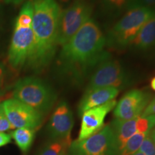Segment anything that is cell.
Segmentation results:
<instances>
[{"instance_id":"cell-15","label":"cell","mask_w":155,"mask_h":155,"mask_svg":"<svg viewBox=\"0 0 155 155\" xmlns=\"http://www.w3.org/2000/svg\"><path fill=\"white\" fill-rule=\"evenodd\" d=\"M130 45L139 50H147L155 45V14L147 21Z\"/></svg>"},{"instance_id":"cell-19","label":"cell","mask_w":155,"mask_h":155,"mask_svg":"<svg viewBox=\"0 0 155 155\" xmlns=\"http://www.w3.org/2000/svg\"><path fill=\"white\" fill-rule=\"evenodd\" d=\"M33 5L32 0L27 1L19 12L15 25V29L32 28L33 19Z\"/></svg>"},{"instance_id":"cell-4","label":"cell","mask_w":155,"mask_h":155,"mask_svg":"<svg viewBox=\"0 0 155 155\" xmlns=\"http://www.w3.org/2000/svg\"><path fill=\"white\" fill-rule=\"evenodd\" d=\"M13 97L44 114L51 109L57 94L45 81L36 77H25L15 84Z\"/></svg>"},{"instance_id":"cell-30","label":"cell","mask_w":155,"mask_h":155,"mask_svg":"<svg viewBox=\"0 0 155 155\" xmlns=\"http://www.w3.org/2000/svg\"><path fill=\"white\" fill-rule=\"evenodd\" d=\"M56 1L59 2L61 4H67L70 1H71V0H56Z\"/></svg>"},{"instance_id":"cell-17","label":"cell","mask_w":155,"mask_h":155,"mask_svg":"<svg viewBox=\"0 0 155 155\" xmlns=\"http://www.w3.org/2000/svg\"><path fill=\"white\" fill-rule=\"evenodd\" d=\"M100 7L106 15L118 17L129 9V0H98Z\"/></svg>"},{"instance_id":"cell-23","label":"cell","mask_w":155,"mask_h":155,"mask_svg":"<svg viewBox=\"0 0 155 155\" xmlns=\"http://www.w3.org/2000/svg\"><path fill=\"white\" fill-rule=\"evenodd\" d=\"M155 6V0H129V9L134 7H146L152 8Z\"/></svg>"},{"instance_id":"cell-2","label":"cell","mask_w":155,"mask_h":155,"mask_svg":"<svg viewBox=\"0 0 155 155\" xmlns=\"http://www.w3.org/2000/svg\"><path fill=\"white\" fill-rule=\"evenodd\" d=\"M32 29L35 40V53L31 67L42 70L48 66L56 53L61 9L56 0H32Z\"/></svg>"},{"instance_id":"cell-21","label":"cell","mask_w":155,"mask_h":155,"mask_svg":"<svg viewBox=\"0 0 155 155\" xmlns=\"http://www.w3.org/2000/svg\"><path fill=\"white\" fill-rule=\"evenodd\" d=\"M139 150L144 155H155V143L150 134L147 135L142 141Z\"/></svg>"},{"instance_id":"cell-12","label":"cell","mask_w":155,"mask_h":155,"mask_svg":"<svg viewBox=\"0 0 155 155\" xmlns=\"http://www.w3.org/2000/svg\"><path fill=\"white\" fill-rule=\"evenodd\" d=\"M117 104L115 99L97 107L83 112L81 115V124L78 140H83L101 129L104 127V120Z\"/></svg>"},{"instance_id":"cell-11","label":"cell","mask_w":155,"mask_h":155,"mask_svg":"<svg viewBox=\"0 0 155 155\" xmlns=\"http://www.w3.org/2000/svg\"><path fill=\"white\" fill-rule=\"evenodd\" d=\"M74 124L73 112L66 102L61 101L55 108L48 126L52 139L71 140V131Z\"/></svg>"},{"instance_id":"cell-24","label":"cell","mask_w":155,"mask_h":155,"mask_svg":"<svg viewBox=\"0 0 155 155\" xmlns=\"http://www.w3.org/2000/svg\"><path fill=\"white\" fill-rule=\"evenodd\" d=\"M150 115H155V97L150 100V103L147 106V107L145 108L141 116L144 117V116Z\"/></svg>"},{"instance_id":"cell-3","label":"cell","mask_w":155,"mask_h":155,"mask_svg":"<svg viewBox=\"0 0 155 155\" xmlns=\"http://www.w3.org/2000/svg\"><path fill=\"white\" fill-rule=\"evenodd\" d=\"M154 14L155 11L150 7H139L128 9L108 32L106 45L119 50L130 45L143 25Z\"/></svg>"},{"instance_id":"cell-6","label":"cell","mask_w":155,"mask_h":155,"mask_svg":"<svg viewBox=\"0 0 155 155\" xmlns=\"http://www.w3.org/2000/svg\"><path fill=\"white\" fill-rule=\"evenodd\" d=\"M93 6L88 0H74L61 11L58 26V45L63 46L91 18Z\"/></svg>"},{"instance_id":"cell-7","label":"cell","mask_w":155,"mask_h":155,"mask_svg":"<svg viewBox=\"0 0 155 155\" xmlns=\"http://www.w3.org/2000/svg\"><path fill=\"white\" fill-rule=\"evenodd\" d=\"M130 78L122 65L111 58L99 64L91 75L86 90L113 87L120 91L128 86Z\"/></svg>"},{"instance_id":"cell-28","label":"cell","mask_w":155,"mask_h":155,"mask_svg":"<svg viewBox=\"0 0 155 155\" xmlns=\"http://www.w3.org/2000/svg\"><path fill=\"white\" fill-rule=\"evenodd\" d=\"M150 136L151 138H152L153 141L155 143V127L153 128L152 130H151L150 133Z\"/></svg>"},{"instance_id":"cell-8","label":"cell","mask_w":155,"mask_h":155,"mask_svg":"<svg viewBox=\"0 0 155 155\" xmlns=\"http://www.w3.org/2000/svg\"><path fill=\"white\" fill-rule=\"evenodd\" d=\"M35 53V40L32 28L15 29L8 52V61L13 68L26 63L32 65Z\"/></svg>"},{"instance_id":"cell-1","label":"cell","mask_w":155,"mask_h":155,"mask_svg":"<svg viewBox=\"0 0 155 155\" xmlns=\"http://www.w3.org/2000/svg\"><path fill=\"white\" fill-rule=\"evenodd\" d=\"M106 37L94 19L91 18L62 46L58 58L59 73L71 83H83L99 64L111 58L106 51Z\"/></svg>"},{"instance_id":"cell-9","label":"cell","mask_w":155,"mask_h":155,"mask_svg":"<svg viewBox=\"0 0 155 155\" xmlns=\"http://www.w3.org/2000/svg\"><path fill=\"white\" fill-rule=\"evenodd\" d=\"M8 120L14 129L28 128L35 130L42 121V114L30 106L10 98L2 103Z\"/></svg>"},{"instance_id":"cell-25","label":"cell","mask_w":155,"mask_h":155,"mask_svg":"<svg viewBox=\"0 0 155 155\" xmlns=\"http://www.w3.org/2000/svg\"><path fill=\"white\" fill-rule=\"evenodd\" d=\"M11 136L5 132L0 133V147L5 146V145L9 144L11 141Z\"/></svg>"},{"instance_id":"cell-31","label":"cell","mask_w":155,"mask_h":155,"mask_svg":"<svg viewBox=\"0 0 155 155\" xmlns=\"http://www.w3.org/2000/svg\"><path fill=\"white\" fill-rule=\"evenodd\" d=\"M132 155H144V154H143V153L142 152H140V151H137V152H135L134 153V154H133Z\"/></svg>"},{"instance_id":"cell-20","label":"cell","mask_w":155,"mask_h":155,"mask_svg":"<svg viewBox=\"0 0 155 155\" xmlns=\"http://www.w3.org/2000/svg\"><path fill=\"white\" fill-rule=\"evenodd\" d=\"M148 134H150V133L136 132L127 141L120 155H132L139 151L141 143Z\"/></svg>"},{"instance_id":"cell-22","label":"cell","mask_w":155,"mask_h":155,"mask_svg":"<svg viewBox=\"0 0 155 155\" xmlns=\"http://www.w3.org/2000/svg\"><path fill=\"white\" fill-rule=\"evenodd\" d=\"M14 127L11 124L6 115L2 105L0 103V133L5 132L9 130H13Z\"/></svg>"},{"instance_id":"cell-26","label":"cell","mask_w":155,"mask_h":155,"mask_svg":"<svg viewBox=\"0 0 155 155\" xmlns=\"http://www.w3.org/2000/svg\"><path fill=\"white\" fill-rule=\"evenodd\" d=\"M6 75V69L5 65L3 64L0 63V91L2 88L4 86V83L5 80Z\"/></svg>"},{"instance_id":"cell-29","label":"cell","mask_w":155,"mask_h":155,"mask_svg":"<svg viewBox=\"0 0 155 155\" xmlns=\"http://www.w3.org/2000/svg\"><path fill=\"white\" fill-rule=\"evenodd\" d=\"M150 86H151V88H152L153 91H155V77L153 78L152 80H151Z\"/></svg>"},{"instance_id":"cell-16","label":"cell","mask_w":155,"mask_h":155,"mask_svg":"<svg viewBox=\"0 0 155 155\" xmlns=\"http://www.w3.org/2000/svg\"><path fill=\"white\" fill-rule=\"evenodd\" d=\"M35 131L28 128H19L9 134L22 152L26 153L32 146L35 138Z\"/></svg>"},{"instance_id":"cell-5","label":"cell","mask_w":155,"mask_h":155,"mask_svg":"<svg viewBox=\"0 0 155 155\" xmlns=\"http://www.w3.org/2000/svg\"><path fill=\"white\" fill-rule=\"evenodd\" d=\"M73 155H120L119 146L111 125L104 126L88 138L71 142Z\"/></svg>"},{"instance_id":"cell-10","label":"cell","mask_w":155,"mask_h":155,"mask_svg":"<svg viewBox=\"0 0 155 155\" xmlns=\"http://www.w3.org/2000/svg\"><path fill=\"white\" fill-rule=\"evenodd\" d=\"M151 100V95L134 89L127 92L116 104L114 110L115 119L130 120L139 117Z\"/></svg>"},{"instance_id":"cell-13","label":"cell","mask_w":155,"mask_h":155,"mask_svg":"<svg viewBox=\"0 0 155 155\" xmlns=\"http://www.w3.org/2000/svg\"><path fill=\"white\" fill-rule=\"evenodd\" d=\"M120 91L113 87L95 88L86 91L78 104V114L81 116L83 112L92 108L100 106L114 100Z\"/></svg>"},{"instance_id":"cell-32","label":"cell","mask_w":155,"mask_h":155,"mask_svg":"<svg viewBox=\"0 0 155 155\" xmlns=\"http://www.w3.org/2000/svg\"><path fill=\"white\" fill-rule=\"evenodd\" d=\"M67 155H73V154H70V153H69V154H68Z\"/></svg>"},{"instance_id":"cell-18","label":"cell","mask_w":155,"mask_h":155,"mask_svg":"<svg viewBox=\"0 0 155 155\" xmlns=\"http://www.w3.org/2000/svg\"><path fill=\"white\" fill-rule=\"evenodd\" d=\"M71 140L53 139L43 147L39 155H67Z\"/></svg>"},{"instance_id":"cell-14","label":"cell","mask_w":155,"mask_h":155,"mask_svg":"<svg viewBox=\"0 0 155 155\" xmlns=\"http://www.w3.org/2000/svg\"><path fill=\"white\" fill-rule=\"evenodd\" d=\"M138 118V117H137ZM130 120H121L114 119L111 123V127L115 135L120 152L127 144L131 136L137 132V119Z\"/></svg>"},{"instance_id":"cell-27","label":"cell","mask_w":155,"mask_h":155,"mask_svg":"<svg viewBox=\"0 0 155 155\" xmlns=\"http://www.w3.org/2000/svg\"><path fill=\"white\" fill-rule=\"evenodd\" d=\"M25 1V0H4V2L7 4H13V5H19Z\"/></svg>"}]
</instances>
